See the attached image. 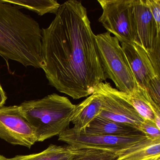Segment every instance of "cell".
I'll return each mask as SVG.
<instances>
[{
	"label": "cell",
	"instance_id": "cell-1",
	"mask_svg": "<svg viewBox=\"0 0 160 160\" xmlns=\"http://www.w3.org/2000/svg\"><path fill=\"white\" fill-rule=\"evenodd\" d=\"M42 69L49 84L74 100L88 97L106 80L87 9L69 0L42 30Z\"/></svg>",
	"mask_w": 160,
	"mask_h": 160
},
{
	"label": "cell",
	"instance_id": "cell-2",
	"mask_svg": "<svg viewBox=\"0 0 160 160\" xmlns=\"http://www.w3.org/2000/svg\"><path fill=\"white\" fill-rule=\"evenodd\" d=\"M42 38L36 20L0 0V56L26 67L42 68Z\"/></svg>",
	"mask_w": 160,
	"mask_h": 160
},
{
	"label": "cell",
	"instance_id": "cell-3",
	"mask_svg": "<svg viewBox=\"0 0 160 160\" xmlns=\"http://www.w3.org/2000/svg\"><path fill=\"white\" fill-rule=\"evenodd\" d=\"M19 106L34 130L37 142H42L69 128L75 105L67 97L53 93L42 99L25 101Z\"/></svg>",
	"mask_w": 160,
	"mask_h": 160
},
{
	"label": "cell",
	"instance_id": "cell-4",
	"mask_svg": "<svg viewBox=\"0 0 160 160\" xmlns=\"http://www.w3.org/2000/svg\"><path fill=\"white\" fill-rule=\"evenodd\" d=\"M99 58L106 78L126 94L134 92L138 84L118 40L109 32L96 35Z\"/></svg>",
	"mask_w": 160,
	"mask_h": 160
},
{
	"label": "cell",
	"instance_id": "cell-5",
	"mask_svg": "<svg viewBox=\"0 0 160 160\" xmlns=\"http://www.w3.org/2000/svg\"><path fill=\"white\" fill-rule=\"evenodd\" d=\"M102 9L99 21L120 43L134 42V0H98Z\"/></svg>",
	"mask_w": 160,
	"mask_h": 160
},
{
	"label": "cell",
	"instance_id": "cell-6",
	"mask_svg": "<svg viewBox=\"0 0 160 160\" xmlns=\"http://www.w3.org/2000/svg\"><path fill=\"white\" fill-rule=\"evenodd\" d=\"M134 42L145 50L160 75V31L145 0H134Z\"/></svg>",
	"mask_w": 160,
	"mask_h": 160
},
{
	"label": "cell",
	"instance_id": "cell-7",
	"mask_svg": "<svg viewBox=\"0 0 160 160\" xmlns=\"http://www.w3.org/2000/svg\"><path fill=\"white\" fill-rule=\"evenodd\" d=\"M102 102L98 117L133 125L139 129L144 118L130 102L126 93L113 88L110 83L102 82L95 89Z\"/></svg>",
	"mask_w": 160,
	"mask_h": 160
},
{
	"label": "cell",
	"instance_id": "cell-8",
	"mask_svg": "<svg viewBox=\"0 0 160 160\" xmlns=\"http://www.w3.org/2000/svg\"><path fill=\"white\" fill-rule=\"evenodd\" d=\"M0 138L28 148L37 142L34 130L23 116L19 106L0 108Z\"/></svg>",
	"mask_w": 160,
	"mask_h": 160
},
{
	"label": "cell",
	"instance_id": "cell-9",
	"mask_svg": "<svg viewBox=\"0 0 160 160\" xmlns=\"http://www.w3.org/2000/svg\"><path fill=\"white\" fill-rule=\"evenodd\" d=\"M69 128L59 135L58 140L76 148L109 151L116 153L147 138L146 136L122 137L103 135L78 134L71 132Z\"/></svg>",
	"mask_w": 160,
	"mask_h": 160
},
{
	"label": "cell",
	"instance_id": "cell-10",
	"mask_svg": "<svg viewBox=\"0 0 160 160\" xmlns=\"http://www.w3.org/2000/svg\"><path fill=\"white\" fill-rule=\"evenodd\" d=\"M138 86L146 90L157 74L145 50L135 43H121Z\"/></svg>",
	"mask_w": 160,
	"mask_h": 160
},
{
	"label": "cell",
	"instance_id": "cell-11",
	"mask_svg": "<svg viewBox=\"0 0 160 160\" xmlns=\"http://www.w3.org/2000/svg\"><path fill=\"white\" fill-rule=\"evenodd\" d=\"M102 102L99 94L96 92L78 104L75 105L71 118L74 125L70 131L78 134L84 133L88 125L101 111Z\"/></svg>",
	"mask_w": 160,
	"mask_h": 160
},
{
	"label": "cell",
	"instance_id": "cell-12",
	"mask_svg": "<svg viewBox=\"0 0 160 160\" xmlns=\"http://www.w3.org/2000/svg\"><path fill=\"white\" fill-rule=\"evenodd\" d=\"M83 134L122 137L146 136L138 128L133 125L98 117L95 118L90 123Z\"/></svg>",
	"mask_w": 160,
	"mask_h": 160
},
{
	"label": "cell",
	"instance_id": "cell-13",
	"mask_svg": "<svg viewBox=\"0 0 160 160\" xmlns=\"http://www.w3.org/2000/svg\"><path fill=\"white\" fill-rule=\"evenodd\" d=\"M116 154L117 160H156L160 158V138H146Z\"/></svg>",
	"mask_w": 160,
	"mask_h": 160
},
{
	"label": "cell",
	"instance_id": "cell-14",
	"mask_svg": "<svg viewBox=\"0 0 160 160\" xmlns=\"http://www.w3.org/2000/svg\"><path fill=\"white\" fill-rule=\"evenodd\" d=\"M130 102L144 118L154 121L160 128V107L152 101L147 91L138 86L132 94H126Z\"/></svg>",
	"mask_w": 160,
	"mask_h": 160
},
{
	"label": "cell",
	"instance_id": "cell-15",
	"mask_svg": "<svg viewBox=\"0 0 160 160\" xmlns=\"http://www.w3.org/2000/svg\"><path fill=\"white\" fill-rule=\"evenodd\" d=\"M75 148L71 146L51 144L46 149L35 154L17 155L8 160H60L72 154Z\"/></svg>",
	"mask_w": 160,
	"mask_h": 160
},
{
	"label": "cell",
	"instance_id": "cell-16",
	"mask_svg": "<svg viewBox=\"0 0 160 160\" xmlns=\"http://www.w3.org/2000/svg\"><path fill=\"white\" fill-rule=\"evenodd\" d=\"M12 5H18L33 11L39 15L43 16L47 13L56 14L61 4L55 0H4Z\"/></svg>",
	"mask_w": 160,
	"mask_h": 160
},
{
	"label": "cell",
	"instance_id": "cell-17",
	"mask_svg": "<svg viewBox=\"0 0 160 160\" xmlns=\"http://www.w3.org/2000/svg\"><path fill=\"white\" fill-rule=\"evenodd\" d=\"M69 160H117L115 152L89 148H76Z\"/></svg>",
	"mask_w": 160,
	"mask_h": 160
},
{
	"label": "cell",
	"instance_id": "cell-18",
	"mask_svg": "<svg viewBox=\"0 0 160 160\" xmlns=\"http://www.w3.org/2000/svg\"><path fill=\"white\" fill-rule=\"evenodd\" d=\"M139 130L148 139L154 140L160 138V129L157 127L154 121L144 119L140 124Z\"/></svg>",
	"mask_w": 160,
	"mask_h": 160
},
{
	"label": "cell",
	"instance_id": "cell-19",
	"mask_svg": "<svg viewBox=\"0 0 160 160\" xmlns=\"http://www.w3.org/2000/svg\"><path fill=\"white\" fill-rule=\"evenodd\" d=\"M146 91L152 101L160 107V77L153 78L149 83Z\"/></svg>",
	"mask_w": 160,
	"mask_h": 160
},
{
	"label": "cell",
	"instance_id": "cell-20",
	"mask_svg": "<svg viewBox=\"0 0 160 160\" xmlns=\"http://www.w3.org/2000/svg\"><path fill=\"white\" fill-rule=\"evenodd\" d=\"M145 2L160 31V0H145Z\"/></svg>",
	"mask_w": 160,
	"mask_h": 160
},
{
	"label": "cell",
	"instance_id": "cell-21",
	"mask_svg": "<svg viewBox=\"0 0 160 160\" xmlns=\"http://www.w3.org/2000/svg\"><path fill=\"white\" fill-rule=\"evenodd\" d=\"M7 99V97L5 94V92L3 90L1 84L0 83V108L3 107Z\"/></svg>",
	"mask_w": 160,
	"mask_h": 160
},
{
	"label": "cell",
	"instance_id": "cell-22",
	"mask_svg": "<svg viewBox=\"0 0 160 160\" xmlns=\"http://www.w3.org/2000/svg\"><path fill=\"white\" fill-rule=\"evenodd\" d=\"M74 149V151H75ZM73 152H72V154H70V155H69V156H67V157H65V158H63V159H61V160H69V159H70V157H71V156H72V154H73Z\"/></svg>",
	"mask_w": 160,
	"mask_h": 160
},
{
	"label": "cell",
	"instance_id": "cell-23",
	"mask_svg": "<svg viewBox=\"0 0 160 160\" xmlns=\"http://www.w3.org/2000/svg\"><path fill=\"white\" fill-rule=\"evenodd\" d=\"M0 160H8V158H6V157L0 154Z\"/></svg>",
	"mask_w": 160,
	"mask_h": 160
},
{
	"label": "cell",
	"instance_id": "cell-24",
	"mask_svg": "<svg viewBox=\"0 0 160 160\" xmlns=\"http://www.w3.org/2000/svg\"><path fill=\"white\" fill-rule=\"evenodd\" d=\"M160 160V158H159V159H157V160Z\"/></svg>",
	"mask_w": 160,
	"mask_h": 160
}]
</instances>
